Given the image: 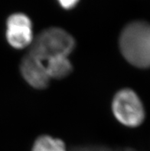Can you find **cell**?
<instances>
[{
    "label": "cell",
    "mask_w": 150,
    "mask_h": 151,
    "mask_svg": "<svg viewBox=\"0 0 150 151\" xmlns=\"http://www.w3.org/2000/svg\"><path fill=\"white\" fill-rule=\"evenodd\" d=\"M121 54L130 65L150 68V24L144 21L129 23L122 30L119 40Z\"/></svg>",
    "instance_id": "obj_1"
},
{
    "label": "cell",
    "mask_w": 150,
    "mask_h": 151,
    "mask_svg": "<svg viewBox=\"0 0 150 151\" xmlns=\"http://www.w3.org/2000/svg\"><path fill=\"white\" fill-rule=\"evenodd\" d=\"M75 45V40L70 33L61 28L51 27L33 39L29 53L44 63L52 58L68 57Z\"/></svg>",
    "instance_id": "obj_2"
},
{
    "label": "cell",
    "mask_w": 150,
    "mask_h": 151,
    "mask_svg": "<svg viewBox=\"0 0 150 151\" xmlns=\"http://www.w3.org/2000/svg\"><path fill=\"white\" fill-rule=\"evenodd\" d=\"M112 110L116 120L129 127L139 126L146 116L142 101L138 94L129 88H124L115 94Z\"/></svg>",
    "instance_id": "obj_3"
},
{
    "label": "cell",
    "mask_w": 150,
    "mask_h": 151,
    "mask_svg": "<svg viewBox=\"0 0 150 151\" xmlns=\"http://www.w3.org/2000/svg\"><path fill=\"white\" fill-rule=\"evenodd\" d=\"M6 39L15 49H23L32 45L34 39L32 23L23 13L12 14L6 21Z\"/></svg>",
    "instance_id": "obj_4"
},
{
    "label": "cell",
    "mask_w": 150,
    "mask_h": 151,
    "mask_svg": "<svg viewBox=\"0 0 150 151\" xmlns=\"http://www.w3.org/2000/svg\"><path fill=\"white\" fill-rule=\"evenodd\" d=\"M20 71L29 85L36 89H44L50 82L45 65L42 61L28 53L22 60Z\"/></svg>",
    "instance_id": "obj_5"
},
{
    "label": "cell",
    "mask_w": 150,
    "mask_h": 151,
    "mask_svg": "<svg viewBox=\"0 0 150 151\" xmlns=\"http://www.w3.org/2000/svg\"><path fill=\"white\" fill-rule=\"evenodd\" d=\"M50 78L62 79L72 71V64L66 56L52 58L44 62Z\"/></svg>",
    "instance_id": "obj_6"
},
{
    "label": "cell",
    "mask_w": 150,
    "mask_h": 151,
    "mask_svg": "<svg viewBox=\"0 0 150 151\" xmlns=\"http://www.w3.org/2000/svg\"><path fill=\"white\" fill-rule=\"evenodd\" d=\"M32 151H67L65 144L58 138L42 135L34 141Z\"/></svg>",
    "instance_id": "obj_7"
},
{
    "label": "cell",
    "mask_w": 150,
    "mask_h": 151,
    "mask_svg": "<svg viewBox=\"0 0 150 151\" xmlns=\"http://www.w3.org/2000/svg\"><path fill=\"white\" fill-rule=\"evenodd\" d=\"M61 7L65 9H71L77 6L79 0H57Z\"/></svg>",
    "instance_id": "obj_8"
}]
</instances>
